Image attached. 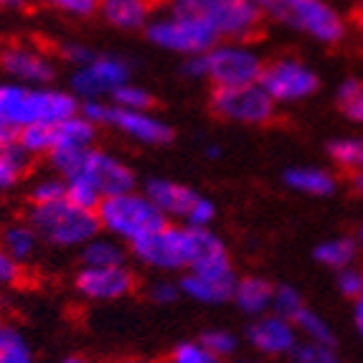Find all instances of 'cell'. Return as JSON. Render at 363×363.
<instances>
[{
  "label": "cell",
  "mask_w": 363,
  "mask_h": 363,
  "mask_svg": "<svg viewBox=\"0 0 363 363\" xmlns=\"http://www.w3.org/2000/svg\"><path fill=\"white\" fill-rule=\"evenodd\" d=\"M226 244L208 226H188L178 221H163L152 231L143 234L130 244L138 262L157 272H186L196 262L213 255Z\"/></svg>",
  "instance_id": "6da1fadb"
},
{
  "label": "cell",
  "mask_w": 363,
  "mask_h": 363,
  "mask_svg": "<svg viewBox=\"0 0 363 363\" xmlns=\"http://www.w3.org/2000/svg\"><path fill=\"white\" fill-rule=\"evenodd\" d=\"M54 170L64 181H79L94 188L102 199L115 194H125L135 188V173L125 160L99 147L84 150H54L49 152Z\"/></svg>",
  "instance_id": "7a4b0ae2"
},
{
  "label": "cell",
  "mask_w": 363,
  "mask_h": 363,
  "mask_svg": "<svg viewBox=\"0 0 363 363\" xmlns=\"http://www.w3.org/2000/svg\"><path fill=\"white\" fill-rule=\"evenodd\" d=\"M79 99L72 91L61 89H33L23 84H0V120H6L16 130L28 125H56L79 112Z\"/></svg>",
  "instance_id": "3957f363"
},
{
  "label": "cell",
  "mask_w": 363,
  "mask_h": 363,
  "mask_svg": "<svg viewBox=\"0 0 363 363\" xmlns=\"http://www.w3.org/2000/svg\"><path fill=\"white\" fill-rule=\"evenodd\" d=\"M28 224L38 231L43 242L64 249L84 247L91 236L99 234L97 211L74 206L69 199L33 206L28 213Z\"/></svg>",
  "instance_id": "277c9868"
},
{
  "label": "cell",
  "mask_w": 363,
  "mask_h": 363,
  "mask_svg": "<svg viewBox=\"0 0 363 363\" xmlns=\"http://www.w3.org/2000/svg\"><path fill=\"white\" fill-rule=\"evenodd\" d=\"M97 221L99 229H104L109 236L133 244L135 239L152 231L168 218H163V213L152 206V201L145 194H138L133 188V191L107 196L99 201Z\"/></svg>",
  "instance_id": "5b68a950"
},
{
  "label": "cell",
  "mask_w": 363,
  "mask_h": 363,
  "mask_svg": "<svg viewBox=\"0 0 363 363\" xmlns=\"http://www.w3.org/2000/svg\"><path fill=\"white\" fill-rule=\"evenodd\" d=\"M79 112L94 125H104V128L115 130L135 143H143V145L160 147L173 140V128L165 120L152 115L150 109H125L112 102H104V99H86L79 107Z\"/></svg>",
  "instance_id": "8992f818"
},
{
  "label": "cell",
  "mask_w": 363,
  "mask_h": 363,
  "mask_svg": "<svg viewBox=\"0 0 363 363\" xmlns=\"http://www.w3.org/2000/svg\"><path fill=\"white\" fill-rule=\"evenodd\" d=\"M173 13L196 16L218 38H244L255 36L259 28V6L249 0H173Z\"/></svg>",
  "instance_id": "52a82bcc"
},
{
  "label": "cell",
  "mask_w": 363,
  "mask_h": 363,
  "mask_svg": "<svg viewBox=\"0 0 363 363\" xmlns=\"http://www.w3.org/2000/svg\"><path fill=\"white\" fill-rule=\"evenodd\" d=\"M269 16L320 43H338L345 33L340 13L325 0H267Z\"/></svg>",
  "instance_id": "ba28073f"
},
{
  "label": "cell",
  "mask_w": 363,
  "mask_h": 363,
  "mask_svg": "<svg viewBox=\"0 0 363 363\" xmlns=\"http://www.w3.org/2000/svg\"><path fill=\"white\" fill-rule=\"evenodd\" d=\"M145 196L168 221L188 226H211L216 218L213 201L201 196L186 183L170 181V178H150L145 186Z\"/></svg>",
  "instance_id": "9c48e42d"
},
{
  "label": "cell",
  "mask_w": 363,
  "mask_h": 363,
  "mask_svg": "<svg viewBox=\"0 0 363 363\" xmlns=\"http://www.w3.org/2000/svg\"><path fill=\"white\" fill-rule=\"evenodd\" d=\"M178 285H181V295L191 297L196 303H203V305L229 303L236 285V272H234V264H231L229 249L226 247L218 249L213 255L196 262L191 269H186V274L181 277Z\"/></svg>",
  "instance_id": "30bf717a"
},
{
  "label": "cell",
  "mask_w": 363,
  "mask_h": 363,
  "mask_svg": "<svg viewBox=\"0 0 363 363\" xmlns=\"http://www.w3.org/2000/svg\"><path fill=\"white\" fill-rule=\"evenodd\" d=\"M145 33L157 49L183 56L206 54L211 46L218 43V36L201 18L173 11H170L168 18H157L152 23H147Z\"/></svg>",
  "instance_id": "8fae6325"
},
{
  "label": "cell",
  "mask_w": 363,
  "mask_h": 363,
  "mask_svg": "<svg viewBox=\"0 0 363 363\" xmlns=\"http://www.w3.org/2000/svg\"><path fill=\"white\" fill-rule=\"evenodd\" d=\"M262 69H264V61L252 49L236 46V43L211 46L203 54V79H208L213 86L257 84Z\"/></svg>",
  "instance_id": "7c38bea8"
},
{
  "label": "cell",
  "mask_w": 363,
  "mask_h": 363,
  "mask_svg": "<svg viewBox=\"0 0 363 363\" xmlns=\"http://www.w3.org/2000/svg\"><path fill=\"white\" fill-rule=\"evenodd\" d=\"M211 109L229 122L259 128V125L272 122L274 99L259 84L216 86L211 94Z\"/></svg>",
  "instance_id": "4fadbf2b"
},
{
  "label": "cell",
  "mask_w": 363,
  "mask_h": 363,
  "mask_svg": "<svg viewBox=\"0 0 363 363\" xmlns=\"http://www.w3.org/2000/svg\"><path fill=\"white\" fill-rule=\"evenodd\" d=\"M257 84L277 102H300L318 91V77L310 67H305L297 59H277L272 64H264Z\"/></svg>",
  "instance_id": "5bb4252c"
},
{
  "label": "cell",
  "mask_w": 363,
  "mask_h": 363,
  "mask_svg": "<svg viewBox=\"0 0 363 363\" xmlns=\"http://www.w3.org/2000/svg\"><path fill=\"white\" fill-rule=\"evenodd\" d=\"M125 82H130V67L125 59L117 56H99L94 54V59H89L86 64L77 69V74L72 77L74 94L86 99H109V94L122 86Z\"/></svg>",
  "instance_id": "9a60e30c"
},
{
  "label": "cell",
  "mask_w": 363,
  "mask_h": 363,
  "mask_svg": "<svg viewBox=\"0 0 363 363\" xmlns=\"http://www.w3.org/2000/svg\"><path fill=\"white\" fill-rule=\"evenodd\" d=\"M74 287L86 300L109 303V300H120L135 290V274L128 264L82 267L74 279Z\"/></svg>",
  "instance_id": "2e32d148"
},
{
  "label": "cell",
  "mask_w": 363,
  "mask_h": 363,
  "mask_svg": "<svg viewBox=\"0 0 363 363\" xmlns=\"http://www.w3.org/2000/svg\"><path fill=\"white\" fill-rule=\"evenodd\" d=\"M247 340L262 356H290L300 335L292 320L269 310L252 320V325L247 328Z\"/></svg>",
  "instance_id": "e0dca14e"
},
{
  "label": "cell",
  "mask_w": 363,
  "mask_h": 363,
  "mask_svg": "<svg viewBox=\"0 0 363 363\" xmlns=\"http://www.w3.org/2000/svg\"><path fill=\"white\" fill-rule=\"evenodd\" d=\"M0 67L21 84H49L56 74L54 61L49 56L18 43H11L0 51Z\"/></svg>",
  "instance_id": "ac0fdd59"
},
{
  "label": "cell",
  "mask_w": 363,
  "mask_h": 363,
  "mask_svg": "<svg viewBox=\"0 0 363 363\" xmlns=\"http://www.w3.org/2000/svg\"><path fill=\"white\" fill-rule=\"evenodd\" d=\"M272 295L274 285L267 282L264 277H236L234 292H231V303L242 310L249 318H259V315L269 313L272 310Z\"/></svg>",
  "instance_id": "d6986e66"
},
{
  "label": "cell",
  "mask_w": 363,
  "mask_h": 363,
  "mask_svg": "<svg viewBox=\"0 0 363 363\" xmlns=\"http://www.w3.org/2000/svg\"><path fill=\"white\" fill-rule=\"evenodd\" d=\"M282 181L290 191L303 196H333L338 188L333 173L318 165H292L285 170Z\"/></svg>",
  "instance_id": "ffe728a7"
},
{
  "label": "cell",
  "mask_w": 363,
  "mask_h": 363,
  "mask_svg": "<svg viewBox=\"0 0 363 363\" xmlns=\"http://www.w3.org/2000/svg\"><path fill=\"white\" fill-rule=\"evenodd\" d=\"M152 0H102L104 21L120 30H140L150 23Z\"/></svg>",
  "instance_id": "44dd1931"
},
{
  "label": "cell",
  "mask_w": 363,
  "mask_h": 363,
  "mask_svg": "<svg viewBox=\"0 0 363 363\" xmlns=\"http://www.w3.org/2000/svg\"><path fill=\"white\" fill-rule=\"evenodd\" d=\"M54 145H51V152L54 150H84V147L94 145L97 140V125L91 120H86L82 112L67 117V120L56 122L54 128Z\"/></svg>",
  "instance_id": "7402d4cb"
},
{
  "label": "cell",
  "mask_w": 363,
  "mask_h": 363,
  "mask_svg": "<svg viewBox=\"0 0 363 363\" xmlns=\"http://www.w3.org/2000/svg\"><path fill=\"white\" fill-rule=\"evenodd\" d=\"M38 242H41V236L28 221H16V224H8L6 229L0 231V249L8 252L13 259H18L21 264L28 262L30 257L36 255Z\"/></svg>",
  "instance_id": "603a6c76"
},
{
  "label": "cell",
  "mask_w": 363,
  "mask_h": 363,
  "mask_svg": "<svg viewBox=\"0 0 363 363\" xmlns=\"http://www.w3.org/2000/svg\"><path fill=\"white\" fill-rule=\"evenodd\" d=\"M358 257V244L351 236H333V239H325L315 247V259L320 262L328 269H343V267H351Z\"/></svg>",
  "instance_id": "cb8c5ba5"
},
{
  "label": "cell",
  "mask_w": 363,
  "mask_h": 363,
  "mask_svg": "<svg viewBox=\"0 0 363 363\" xmlns=\"http://www.w3.org/2000/svg\"><path fill=\"white\" fill-rule=\"evenodd\" d=\"M82 264L84 267H112L125 264V249L115 236H91L82 247Z\"/></svg>",
  "instance_id": "d4e9b609"
},
{
  "label": "cell",
  "mask_w": 363,
  "mask_h": 363,
  "mask_svg": "<svg viewBox=\"0 0 363 363\" xmlns=\"http://www.w3.org/2000/svg\"><path fill=\"white\" fill-rule=\"evenodd\" d=\"M292 325H295L300 340H315V343H333L335 345V335H333L330 323H328L323 315L315 313V310H310L308 305L292 318Z\"/></svg>",
  "instance_id": "484cf974"
},
{
  "label": "cell",
  "mask_w": 363,
  "mask_h": 363,
  "mask_svg": "<svg viewBox=\"0 0 363 363\" xmlns=\"http://www.w3.org/2000/svg\"><path fill=\"white\" fill-rule=\"evenodd\" d=\"M0 363H33V351L18 328L0 325Z\"/></svg>",
  "instance_id": "4316f807"
},
{
  "label": "cell",
  "mask_w": 363,
  "mask_h": 363,
  "mask_svg": "<svg viewBox=\"0 0 363 363\" xmlns=\"http://www.w3.org/2000/svg\"><path fill=\"white\" fill-rule=\"evenodd\" d=\"M328 155L335 165L363 173V138H338L328 145Z\"/></svg>",
  "instance_id": "83f0119b"
},
{
  "label": "cell",
  "mask_w": 363,
  "mask_h": 363,
  "mask_svg": "<svg viewBox=\"0 0 363 363\" xmlns=\"http://www.w3.org/2000/svg\"><path fill=\"white\" fill-rule=\"evenodd\" d=\"M51 128H54V125H43V122L28 125V128H21L18 130V147L28 157L49 155L51 145H54V130Z\"/></svg>",
  "instance_id": "f1b7e54d"
},
{
  "label": "cell",
  "mask_w": 363,
  "mask_h": 363,
  "mask_svg": "<svg viewBox=\"0 0 363 363\" xmlns=\"http://www.w3.org/2000/svg\"><path fill=\"white\" fill-rule=\"evenodd\" d=\"M28 168V155L18 145L0 147V191H11L23 178Z\"/></svg>",
  "instance_id": "f546056e"
},
{
  "label": "cell",
  "mask_w": 363,
  "mask_h": 363,
  "mask_svg": "<svg viewBox=\"0 0 363 363\" xmlns=\"http://www.w3.org/2000/svg\"><path fill=\"white\" fill-rule=\"evenodd\" d=\"M290 358L292 363H343L333 343H315V340H297Z\"/></svg>",
  "instance_id": "4dcf8cb0"
},
{
  "label": "cell",
  "mask_w": 363,
  "mask_h": 363,
  "mask_svg": "<svg viewBox=\"0 0 363 363\" xmlns=\"http://www.w3.org/2000/svg\"><path fill=\"white\" fill-rule=\"evenodd\" d=\"M338 107L345 117L351 122H358L363 125V84L358 79H345L343 84L338 86Z\"/></svg>",
  "instance_id": "1f68e13d"
},
{
  "label": "cell",
  "mask_w": 363,
  "mask_h": 363,
  "mask_svg": "<svg viewBox=\"0 0 363 363\" xmlns=\"http://www.w3.org/2000/svg\"><path fill=\"white\" fill-rule=\"evenodd\" d=\"M109 102L125 109H150L152 104H155V99H152V94L147 89L125 82V84L117 86V89L109 94Z\"/></svg>",
  "instance_id": "d6a6232c"
},
{
  "label": "cell",
  "mask_w": 363,
  "mask_h": 363,
  "mask_svg": "<svg viewBox=\"0 0 363 363\" xmlns=\"http://www.w3.org/2000/svg\"><path fill=\"white\" fill-rule=\"evenodd\" d=\"M168 363H221L201 340H183L168 353Z\"/></svg>",
  "instance_id": "836d02e7"
},
{
  "label": "cell",
  "mask_w": 363,
  "mask_h": 363,
  "mask_svg": "<svg viewBox=\"0 0 363 363\" xmlns=\"http://www.w3.org/2000/svg\"><path fill=\"white\" fill-rule=\"evenodd\" d=\"M305 308V297L300 295V290H295L292 285H279L274 287L272 295V313L282 315L287 320H292L300 310Z\"/></svg>",
  "instance_id": "e575fe53"
},
{
  "label": "cell",
  "mask_w": 363,
  "mask_h": 363,
  "mask_svg": "<svg viewBox=\"0 0 363 363\" xmlns=\"http://www.w3.org/2000/svg\"><path fill=\"white\" fill-rule=\"evenodd\" d=\"M199 340L218 358L234 356L236 348H239V338H236L231 330H226V328H208Z\"/></svg>",
  "instance_id": "d590c367"
},
{
  "label": "cell",
  "mask_w": 363,
  "mask_h": 363,
  "mask_svg": "<svg viewBox=\"0 0 363 363\" xmlns=\"http://www.w3.org/2000/svg\"><path fill=\"white\" fill-rule=\"evenodd\" d=\"M61 199H67V181L59 173L51 178H41L30 188V203L33 206H38V203H54V201Z\"/></svg>",
  "instance_id": "8d00e7d4"
},
{
  "label": "cell",
  "mask_w": 363,
  "mask_h": 363,
  "mask_svg": "<svg viewBox=\"0 0 363 363\" xmlns=\"http://www.w3.org/2000/svg\"><path fill=\"white\" fill-rule=\"evenodd\" d=\"M46 6L59 13H67L74 18H89L99 11L102 0H46Z\"/></svg>",
  "instance_id": "74e56055"
},
{
  "label": "cell",
  "mask_w": 363,
  "mask_h": 363,
  "mask_svg": "<svg viewBox=\"0 0 363 363\" xmlns=\"http://www.w3.org/2000/svg\"><path fill=\"white\" fill-rule=\"evenodd\" d=\"M361 282H363V272H358L353 264L338 269L335 287H338V292L343 297H353V300H358V295H361Z\"/></svg>",
  "instance_id": "f35d334b"
},
{
  "label": "cell",
  "mask_w": 363,
  "mask_h": 363,
  "mask_svg": "<svg viewBox=\"0 0 363 363\" xmlns=\"http://www.w3.org/2000/svg\"><path fill=\"white\" fill-rule=\"evenodd\" d=\"M147 295H150V300L155 305H170V303H176L178 297H181V285H178V282H173V279H168V277H160L150 285Z\"/></svg>",
  "instance_id": "ab89813d"
},
{
  "label": "cell",
  "mask_w": 363,
  "mask_h": 363,
  "mask_svg": "<svg viewBox=\"0 0 363 363\" xmlns=\"http://www.w3.org/2000/svg\"><path fill=\"white\" fill-rule=\"evenodd\" d=\"M21 269H23L21 262L0 249V285H16L21 279Z\"/></svg>",
  "instance_id": "60d3db41"
},
{
  "label": "cell",
  "mask_w": 363,
  "mask_h": 363,
  "mask_svg": "<svg viewBox=\"0 0 363 363\" xmlns=\"http://www.w3.org/2000/svg\"><path fill=\"white\" fill-rule=\"evenodd\" d=\"M64 56H67L72 64H79V67H82V64H86L89 59H94V51L86 49L84 43H69L67 49H64Z\"/></svg>",
  "instance_id": "b9f144b4"
},
{
  "label": "cell",
  "mask_w": 363,
  "mask_h": 363,
  "mask_svg": "<svg viewBox=\"0 0 363 363\" xmlns=\"http://www.w3.org/2000/svg\"><path fill=\"white\" fill-rule=\"evenodd\" d=\"M18 145V130L8 125L6 120H0V147H11Z\"/></svg>",
  "instance_id": "7bdbcfd3"
},
{
  "label": "cell",
  "mask_w": 363,
  "mask_h": 363,
  "mask_svg": "<svg viewBox=\"0 0 363 363\" xmlns=\"http://www.w3.org/2000/svg\"><path fill=\"white\" fill-rule=\"evenodd\" d=\"M353 323H356L358 335L363 338V300H356V310H353Z\"/></svg>",
  "instance_id": "ee69618b"
},
{
  "label": "cell",
  "mask_w": 363,
  "mask_h": 363,
  "mask_svg": "<svg viewBox=\"0 0 363 363\" xmlns=\"http://www.w3.org/2000/svg\"><path fill=\"white\" fill-rule=\"evenodd\" d=\"M26 0H0V8H23Z\"/></svg>",
  "instance_id": "f6af8a7d"
},
{
  "label": "cell",
  "mask_w": 363,
  "mask_h": 363,
  "mask_svg": "<svg viewBox=\"0 0 363 363\" xmlns=\"http://www.w3.org/2000/svg\"><path fill=\"white\" fill-rule=\"evenodd\" d=\"M353 188L363 196V173H356V178H353Z\"/></svg>",
  "instance_id": "bcb514c9"
},
{
  "label": "cell",
  "mask_w": 363,
  "mask_h": 363,
  "mask_svg": "<svg viewBox=\"0 0 363 363\" xmlns=\"http://www.w3.org/2000/svg\"><path fill=\"white\" fill-rule=\"evenodd\" d=\"M356 244H358V252H363V224L356 231Z\"/></svg>",
  "instance_id": "7dc6e473"
},
{
  "label": "cell",
  "mask_w": 363,
  "mask_h": 363,
  "mask_svg": "<svg viewBox=\"0 0 363 363\" xmlns=\"http://www.w3.org/2000/svg\"><path fill=\"white\" fill-rule=\"evenodd\" d=\"M206 155L208 157H218V155H221V150H218L216 145H206Z\"/></svg>",
  "instance_id": "c3c4849f"
},
{
  "label": "cell",
  "mask_w": 363,
  "mask_h": 363,
  "mask_svg": "<svg viewBox=\"0 0 363 363\" xmlns=\"http://www.w3.org/2000/svg\"><path fill=\"white\" fill-rule=\"evenodd\" d=\"M61 363H91V361H86V358H82V356H72V358H64Z\"/></svg>",
  "instance_id": "681fc988"
},
{
  "label": "cell",
  "mask_w": 363,
  "mask_h": 363,
  "mask_svg": "<svg viewBox=\"0 0 363 363\" xmlns=\"http://www.w3.org/2000/svg\"><path fill=\"white\" fill-rule=\"evenodd\" d=\"M358 26H361V30H363V0H361V8H358Z\"/></svg>",
  "instance_id": "f907efd6"
},
{
  "label": "cell",
  "mask_w": 363,
  "mask_h": 363,
  "mask_svg": "<svg viewBox=\"0 0 363 363\" xmlns=\"http://www.w3.org/2000/svg\"><path fill=\"white\" fill-rule=\"evenodd\" d=\"M249 3H255V6H264L267 0H249Z\"/></svg>",
  "instance_id": "816d5d0a"
},
{
  "label": "cell",
  "mask_w": 363,
  "mask_h": 363,
  "mask_svg": "<svg viewBox=\"0 0 363 363\" xmlns=\"http://www.w3.org/2000/svg\"><path fill=\"white\" fill-rule=\"evenodd\" d=\"M234 363H259V361H234Z\"/></svg>",
  "instance_id": "f5cc1de1"
},
{
  "label": "cell",
  "mask_w": 363,
  "mask_h": 363,
  "mask_svg": "<svg viewBox=\"0 0 363 363\" xmlns=\"http://www.w3.org/2000/svg\"><path fill=\"white\" fill-rule=\"evenodd\" d=\"M358 300H363V282H361V295H358Z\"/></svg>",
  "instance_id": "db71d44e"
},
{
  "label": "cell",
  "mask_w": 363,
  "mask_h": 363,
  "mask_svg": "<svg viewBox=\"0 0 363 363\" xmlns=\"http://www.w3.org/2000/svg\"><path fill=\"white\" fill-rule=\"evenodd\" d=\"M128 363H147V361H128Z\"/></svg>",
  "instance_id": "11a10c76"
}]
</instances>
